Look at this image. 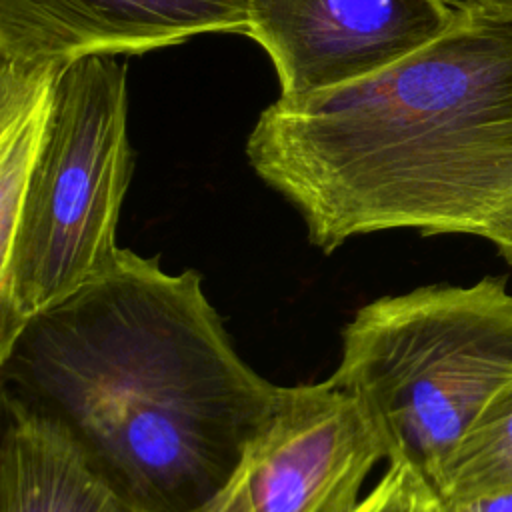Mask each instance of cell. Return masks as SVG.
Returning <instances> with one entry per match:
<instances>
[{
	"mask_svg": "<svg viewBox=\"0 0 512 512\" xmlns=\"http://www.w3.org/2000/svg\"><path fill=\"white\" fill-rule=\"evenodd\" d=\"M2 398L58 426L144 512H196L272 418L196 270L122 248L112 272L22 324Z\"/></svg>",
	"mask_w": 512,
	"mask_h": 512,
	"instance_id": "cell-1",
	"label": "cell"
},
{
	"mask_svg": "<svg viewBox=\"0 0 512 512\" xmlns=\"http://www.w3.org/2000/svg\"><path fill=\"white\" fill-rule=\"evenodd\" d=\"M246 156L326 254L414 228L484 238L512 264V18L458 0L440 36L388 68L280 96Z\"/></svg>",
	"mask_w": 512,
	"mask_h": 512,
	"instance_id": "cell-2",
	"label": "cell"
},
{
	"mask_svg": "<svg viewBox=\"0 0 512 512\" xmlns=\"http://www.w3.org/2000/svg\"><path fill=\"white\" fill-rule=\"evenodd\" d=\"M330 380L372 424L388 464L430 486L484 404L512 380V292L500 278L378 298L342 332Z\"/></svg>",
	"mask_w": 512,
	"mask_h": 512,
	"instance_id": "cell-3",
	"label": "cell"
},
{
	"mask_svg": "<svg viewBox=\"0 0 512 512\" xmlns=\"http://www.w3.org/2000/svg\"><path fill=\"white\" fill-rule=\"evenodd\" d=\"M130 174L126 68L116 56L76 58L58 76L16 228L0 246V350L26 320L114 270Z\"/></svg>",
	"mask_w": 512,
	"mask_h": 512,
	"instance_id": "cell-4",
	"label": "cell"
},
{
	"mask_svg": "<svg viewBox=\"0 0 512 512\" xmlns=\"http://www.w3.org/2000/svg\"><path fill=\"white\" fill-rule=\"evenodd\" d=\"M384 448L330 378L284 386L224 486L196 512H352Z\"/></svg>",
	"mask_w": 512,
	"mask_h": 512,
	"instance_id": "cell-5",
	"label": "cell"
},
{
	"mask_svg": "<svg viewBox=\"0 0 512 512\" xmlns=\"http://www.w3.org/2000/svg\"><path fill=\"white\" fill-rule=\"evenodd\" d=\"M458 0H248L246 36L272 60L280 96L372 76L440 36Z\"/></svg>",
	"mask_w": 512,
	"mask_h": 512,
	"instance_id": "cell-6",
	"label": "cell"
},
{
	"mask_svg": "<svg viewBox=\"0 0 512 512\" xmlns=\"http://www.w3.org/2000/svg\"><path fill=\"white\" fill-rule=\"evenodd\" d=\"M246 24L248 0H0V66L144 54Z\"/></svg>",
	"mask_w": 512,
	"mask_h": 512,
	"instance_id": "cell-7",
	"label": "cell"
},
{
	"mask_svg": "<svg viewBox=\"0 0 512 512\" xmlns=\"http://www.w3.org/2000/svg\"><path fill=\"white\" fill-rule=\"evenodd\" d=\"M0 512H144L52 422L2 398Z\"/></svg>",
	"mask_w": 512,
	"mask_h": 512,
	"instance_id": "cell-8",
	"label": "cell"
},
{
	"mask_svg": "<svg viewBox=\"0 0 512 512\" xmlns=\"http://www.w3.org/2000/svg\"><path fill=\"white\" fill-rule=\"evenodd\" d=\"M434 490L442 502L512 492V380L474 418Z\"/></svg>",
	"mask_w": 512,
	"mask_h": 512,
	"instance_id": "cell-9",
	"label": "cell"
},
{
	"mask_svg": "<svg viewBox=\"0 0 512 512\" xmlns=\"http://www.w3.org/2000/svg\"><path fill=\"white\" fill-rule=\"evenodd\" d=\"M352 512H444L430 482L406 462H390L378 484Z\"/></svg>",
	"mask_w": 512,
	"mask_h": 512,
	"instance_id": "cell-10",
	"label": "cell"
},
{
	"mask_svg": "<svg viewBox=\"0 0 512 512\" xmlns=\"http://www.w3.org/2000/svg\"><path fill=\"white\" fill-rule=\"evenodd\" d=\"M444 512H512V492L490 494L460 502H442Z\"/></svg>",
	"mask_w": 512,
	"mask_h": 512,
	"instance_id": "cell-11",
	"label": "cell"
},
{
	"mask_svg": "<svg viewBox=\"0 0 512 512\" xmlns=\"http://www.w3.org/2000/svg\"><path fill=\"white\" fill-rule=\"evenodd\" d=\"M470 2H476L482 8L494 14H500L504 18H512V0H470Z\"/></svg>",
	"mask_w": 512,
	"mask_h": 512,
	"instance_id": "cell-12",
	"label": "cell"
}]
</instances>
